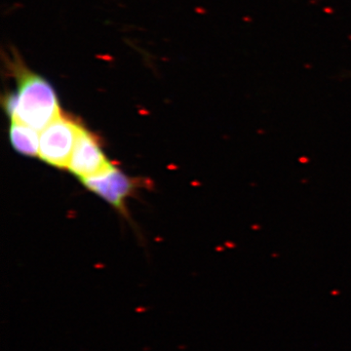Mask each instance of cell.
Wrapping results in <instances>:
<instances>
[{"label": "cell", "instance_id": "6da1fadb", "mask_svg": "<svg viewBox=\"0 0 351 351\" xmlns=\"http://www.w3.org/2000/svg\"><path fill=\"white\" fill-rule=\"evenodd\" d=\"M7 65L17 83L16 92L3 99V106L11 121H18L42 131L62 114L57 94L49 81L31 71L13 53Z\"/></svg>", "mask_w": 351, "mask_h": 351}, {"label": "cell", "instance_id": "7a4b0ae2", "mask_svg": "<svg viewBox=\"0 0 351 351\" xmlns=\"http://www.w3.org/2000/svg\"><path fill=\"white\" fill-rule=\"evenodd\" d=\"M82 125L62 113L40 131V159L57 168H68Z\"/></svg>", "mask_w": 351, "mask_h": 351}, {"label": "cell", "instance_id": "3957f363", "mask_svg": "<svg viewBox=\"0 0 351 351\" xmlns=\"http://www.w3.org/2000/svg\"><path fill=\"white\" fill-rule=\"evenodd\" d=\"M113 166L101 148L98 139L82 126L68 169L80 179L96 176Z\"/></svg>", "mask_w": 351, "mask_h": 351}, {"label": "cell", "instance_id": "277c9868", "mask_svg": "<svg viewBox=\"0 0 351 351\" xmlns=\"http://www.w3.org/2000/svg\"><path fill=\"white\" fill-rule=\"evenodd\" d=\"M81 180L87 188L121 212L125 210L126 198L132 194L137 187L135 180L128 178L114 166L101 174Z\"/></svg>", "mask_w": 351, "mask_h": 351}, {"label": "cell", "instance_id": "5b68a950", "mask_svg": "<svg viewBox=\"0 0 351 351\" xmlns=\"http://www.w3.org/2000/svg\"><path fill=\"white\" fill-rule=\"evenodd\" d=\"M9 137L11 145L19 153L31 157L39 154L40 134L37 130L21 122L11 121Z\"/></svg>", "mask_w": 351, "mask_h": 351}]
</instances>
